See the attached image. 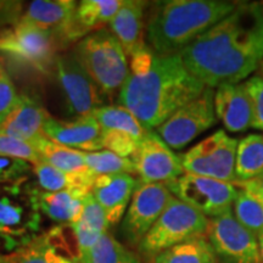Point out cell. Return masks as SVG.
<instances>
[{"instance_id": "cell-17", "label": "cell", "mask_w": 263, "mask_h": 263, "mask_svg": "<svg viewBox=\"0 0 263 263\" xmlns=\"http://www.w3.org/2000/svg\"><path fill=\"white\" fill-rule=\"evenodd\" d=\"M50 115L37 95L20 94L15 107L0 126V133L34 145L44 136V124Z\"/></svg>"}, {"instance_id": "cell-42", "label": "cell", "mask_w": 263, "mask_h": 263, "mask_svg": "<svg viewBox=\"0 0 263 263\" xmlns=\"http://www.w3.org/2000/svg\"><path fill=\"white\" fill-rule=\"evenodd\" d=\"M2 257H3V255H2V254H0V261H2Z\"/></svg>"}, {"instance_id": "cell-18", "label": "cell", "mask_w": 263, "mask_h": 263, "mask_svg": "<svg viewBox=\"0 0 263 263\" xmlns=\"http://www.w3.org/2000/svg\"><path fill=\"white\" fill-rule=\"evenodd\" d=\"M138 185L132 174H103L95 179L91 194L106 213L110 226L123 219L128 206Z\"/></svg>"}, {"instance_id": "cell-13", "label": "cell", "mask_w": 263, "mask_h": 263, "mask_svg": "<svg viewBox=\"0 0 263 263\" xmlns=\"http://www.w3.org/2000/svg\"><path fill=\"white\" fill-rule=\"evenodd\" d=\"M206 238L223 263H262L257 238L240 224L233 211L210 219Z\"/></svg>"}, {"instance_id": "cell-14", "label": "cell", "mask_w": 263, "mask_h": 263, "mask_svg": "<svg viewBox=\"0 0 263 263\" xmlns=\"http://www.w3.org/2000/svg\"><path fill=\"white\" fill-rule=\"evenodd\" d=\"M130 159L136 164L141 183L167 184L184 174L180 156L176 155L159 134L153 130L140 141Z\"/></svg>"}, {"instance_id": "cell-29", "label": "cell", "mask_w": 263, "mask_h": 263, "mask_svg": "<svg viewBox=\"0 0 263 263\" xmlns=\"http://www.w3.org/2000/svg\"><path fill=\"white\" fill-rule=\"evenodd\" d=\"M235 174L239 183L248 182L263 174V136L249 134L238 143ZM238 183V184H239Z\"/></svg>"}, {"instance_id": "cell-40", "label": "cell", "mask_w": 263, "mask_h": 263, "mask_svg": "<svg viewBox=\"0 0 263 263\" xmlns=\"http://www.w3.org/2000/svg\"><path fill=\"white\" fill-rule=\"evenodd\" d=\"M258 245H259V255H261V262L263 263V235L258 236Z\"/></svg>"}, {"instance_id": "cell-41", "label": "cell", "mask_w": 263, "mask_h": 263, "mask_svg": "<svg viewBox=\"0 0 263 263\" xmlns=\"http://www.w3.org/2000/svg\"><path fill=\"white\" fill-rule=\"evenodd\" d=\"M257 76H259V77H262L263 78V60H262V62H261V65H259V67H258V70H257Z\"/></svg>"}, {"instance_id": "cell-19", "label": "cell", "mask_w": 263, "mask_h": 263, "mask_svg": "<svg viewBox=\"0 0 263 263\" xmlns=\"http://www.w3.org/2000/svg\"><path fill=\"white\" fill-rule=\"evenodd\" d=\"M215 111L217 118L232 133H241L252 127V103L244 83L224 84L217 88Z\"/></svg>"}, {"instance_id": "cell-37", "label": "cell", "mask_w": 263, "mask_h": 263, "mask_svg": "<svg viewBox=\"0 0 263 263\" xmlns=\"http://www.w3.org/2000/svg\"><path fill=\"white\" fill-rule=\"evenodd\" d=\"M244 84L252 103V128L263 130V78L257 74L252 76Z\"/></svg>"}, {"instance_id": "cell-35", "label": "cell", "mask_w": 263, "mask_h": 263, "mask_svg": "<svg viewBox=\"0 0 263 263\" xmlns=\"http://www.w3.org/2000/svg\"><path fill=\"white\" fill-rule=\"evenodd\" d=\"M140 141L129 134L118 132H104V149L115 153L121 157L130 159L138 149Z\"/></svg>"}, {"instance_id": "cell-36", "label": "cell", "mask_w": 263, "mask_h": 263, "mask_svg": "<svg viewBox=\"0 0 263 263\" xmlns=\"http://www.w3.org/2000/svg\"><path fill=\"white\" fill-rule=\"evenodd\" d=\"M18 100L11 77L0 62V126L9 116Z\"/></svg>"}, {"instance_id": "cell-32", "label": "cell", "mask_w": 263, "mask_h": 263, "mask_svg": "<svg viewBox=\"0 0 263 263\" xmlns=\"http://www.w3.org/2000/svg\"><path fill=\"white\" fill-rule=\"evenodd\" d=\"M85 163L95 176L116 173H137L133 160L121 157L108 150L84 153Z\"/></svg>"}, {"instance_id": "cell-10", "label": "cell", "mask_w": 263, "mask_h": 263, "mask_svg": "<svg viewBox=\"0 0 263 263\" xmlns=\"http://www.w3.org/2000/svg\"><path fill=\"white\" fill-rule=\"evenodd\" d=\"M216 123L215 91L206 87L200 97L178 108L156 132L171 149L178 150Z\"/></svg>"}, {"instance_id": "cell-26", "label": "cell", "mask_w": 263, "mask_h": 263, "mask_svg": "<svg viewBox=\"0 0 263 263\" xmlns=\"http://www.w3.org/2000/svg\"><path fill=\"white\" fill-rule=\"evenodd\" d=\"M91 115L97 118L103 132L126 133L138 141L143 140L151 132L128 108L121 106L120 104L104 105L97 108Z\"/></svg>"}, {"instance_id": "cell-8", "label": "cell", "mask_w": 263, "mask_h": 263, "mask_svg": "<svg viewBox=\"0 0 263 263\" xmlns=\"http://www.w3.org/2000/svg\"><path fill=\"white\" fill-rule=\"evenodd\" d=\"M239 141L219 129L180 155L184 172L238 185L235 174Z\"/></svg>"}, {"instance_id": "cell-27", "label": "cell", "mask_w": 263, "mask_h": 263, "mask_svg": "<svg viewBox=\"0 0 263 263\" xmlns=\"http://www.w3.org/2000/svg\"><path fill=\"white\" fill-rule=\"evenodd\" d=\"M34 146L37 147L43 161L57 167L62 172L80 173L90 171L85 163L83 151L61 145L48 139L47 137H43L35 141Z\"/></svg>"}, {"instance_id": "cell-28", "label": "cell", "mask_w": 263, "mask_h": 263, "mask_svg": "<svg viewBox=\"0 0 263 263\" xmlns=\"http://www.w3.org/2000/svg\"><path fill=\"white\" fill-rule=\"evenodd\" d=\"M153 263H218V257L206 236H201L164 250Z\"/></svg>"}, {"instance_id": "cell-39", "label": "cell", "mask_w": 263, "mask_h": 263, "mask_svg": "<svg viewBox=\"0 0 263 263\" xmlns=\"http://www.w3.org/2000/svg\"><path fill=\"white\" fill-rule=\"evenodd\" d=\"M238 186L246 190V192L251 194L252 196H255L256 199L263 203V174L257 177V178L248 180V182L239 183Z\"/></svg>"}, {"instance_id": "cell-22", "label": "cell", "mask_w": 263, "mask_h": 263, "mask_svg": "<svg viewBox=\"0 0 263 263\" xmlns=\"http://www.w3.org/2000/svg\"><path fill=\"white\" fill-rule=\"evenodd\" d=\"M77 3L73 0H35L28 5L20 21L55 32L66 49L64 33L73 18Z\"/></svg>"}, {"instance_id": "cell-11", "label": "cell", "mask_w": 263, "mask_h": 263, "mask_svg": "<svg viewBox=\"0 0 263 263\" xmlns=\"http://www.w3.org/2000/svg\"><path fill=\"white\" fill-rule=\"evenodd\" d=\"M172 199L173 194L164 183L145 184L138 180L121 224V235L127 245L139 246Z\"/></svg>"}, {"instance_id": "cell-16", "label": "cell", "mask_w": 263, "mask_h": 263, "mask_svg": "<svg viewBox=\"0 0 263 263\" xmlns=\"http://www.w3.org/2000/svg\"><path fill=\"white\" fill-rule=\"evenodd\" d=\"M43 132L48 139L83 153L104 149V132L93 115L72 120H59L50 116Z\"/></svg>"}, {"instance_id": "cell-7", "label": "cell", "mask_w": 263, "mask_h": 263, "mask_svg": "<svg viewBox=\"0 0 263 263\" xmlns=\"http://www.w3.org/2000/svg\"><path fill=\"white\" fill-rule=\"evenodd\" d=\"M210 219L194 207L173 196L162 215L138 246L143 258L153 261L164 250L188 240L206 236Z\"/></svg>"}, {"instance_id": "cell-2", "label": "cell", "mask_w": 263, "mask_h": 263, "mask_svg": "<svg viewBox=\"0 0 263 263\" xmlns=\"http://www.w3.org/2000/svg\"><path fill=\"white\" fill-rule=\"evenodd\" d=\"M205 88L186 70L180 55L155 54L149 70L143 73L129 72L118 93V103L153 129L200 97Z\"/></svg>"}, {"instance_id": "cell-1", "label": "cell", "mask_w": 263, "mask_h": 263, "mask_svg": "<svg viewBox=\"0 0 263 263\" xmlns=\"http://www.w3.org/2000/svg\"><path fill=\"white\" fill-rule=\"evenodd\" d=\"M179 55L205 87L238 84L257 71L263 60V3H239Z\"/></svg>"}, {"instance_id": "cell-34", "label": "cell", "mask_w": 263, "mask_h": 263, "mask_svg": "<svg viewBox=\"0 0 263 263\" xmlns=\"http://www.w3.org/2000/svg\"><path fill=\"white\" fill-rule=\"evenodd\" d=\"M33 164L25 160L0 155V184H12L28 178Z\"/></svg>"}, {"instance_id": "cell-33", "label": "cell", "mask_w": 263, "mask_h": 263, "mask_svg": "<svg viewBox=\"0 0 263 263\" xmlns=\"http://www.w3.org/2000/svg\"><path fill=\"white\" fill-rule=\"evenodd\" d=\"M0 155L25 160L32 163L33 166L42 161L37 147L32 143L17 139V138L4 133H0Z\"/></svg>"}, {"instance_id": "cell-15", "label": "cell", "mask_w": 263, "mask_h": 263, "mask_svg": "<svg viewBox=\"0 0 263 263\" xmlns=\"http://www.w3.org/2000/svg\"><path fill=\"white\" fill-rule=\"evenodd\" d=\"M71 226H57L43 232L29 244L3 255L0 263H82L77 244L68 240Z\"/></svg>"}, {"instance_id": "cell-12", "label": "cell", "mask_w": 263, "mask_h": 263, "mask_svg": "<svg viewBox=\"0 0 263 263\" xmlns=\"http://www.w3.org/2000/svg\"><path fill=\"white\" fill-rule=\"evenodd\" d=\"M54 73L65 95L68 112L78 116L91 115L103 105V94L84 70L74 51L59 54Z\"/></svg>"}, {"instance_id": "cell-31", "label": "cell", "mask_w": 263, "mask_h": 263, "mask_svg": "<svg viewBox=\"0 0 263 263\" xmlns=\"http://www.w3.org/2000/svg\"><path fill=\"white\" fill-rule=\"evenodd\" d=\"M233 213L242 227L256 238L263 235V203L246 190L239 188Z\"/></svg>"}, {"instance_id": "cell-23", "label": "cell", "mask_w": 263, "mask_h": 263, "mask_svg": "<svg viewBox=\"0 0 263 263\" xmlns=\"http://www.w3.org/2000/svg\"><path fill=\"white\" fill-rule=\"evenodd\" d=\"M108 227L110 223L107 221L106 213L95 200L93 194L89 193L84 197L80 219L71 226L81 261L89 254L98 240L107 233Z\"/></svg>"}, {"instance_id": "cell-5", "label": "cell", "mask_w": 263, "mask_h": 263, "mask_svg": "<svg viewBox=\"0 0 263 263\" xmlns=\"http://www.w3.org/2000/svg\"><path fill=\"white\" fill-rule=\"evenodd\" d=\"M74 54L95 82L101 94L112 97L120 93L129 76L127 54L108 29L101 28L76 44Z\"/></svg>"}, {"instance_id": "cell-9", "label": "cell", "mask_w": 263, "mask_h": 263, "mask_svg": "<svg viewBox=\"0 0 263 263\" xmlns=\"http://www.w3.org/2000/svg\"><path fill=\"white\" fill-rule=\"evenodd\" d=\"M166 185L177 199L211 218L233 211L239 193L235 184L190 173H184Z\"/></svg>"}, {"instance_id": "cell-25", "label": "cell", "mask_w": 263, "mask_h": 263, "mask_svg": "<svg viewBox=\"0 0 263 263\" xmlns=\"http://www.w3.org/2000/svg\"><path fill=\"white\" fill-rule=\"evenodd\" d=\"M85 196L71 190L55 193L43 192L39 188L37 190L38 206L42 215L58 223V226H72L80 219Z\"/></svg>"}, {"instance_id": "cell-20", "label": "cell", "mask_w": 263, "mask_h": 263, "mask_svg": "<svg viewBox=\"0 0 263 263\" xmlns=\"http://www.w3.org/2000/svg\"><path fill=\"white\" fill-rule=\"evenodd\" d=\"M122 0H82L77 4L73 18L65 31V44L80 42L88 34L104 28L122 6Z\"/></svg>"}, {"instance_id": "cell-4", "label": "cell", "mask_w": 263, "mask_h": 263, "mask_svg": "<svg viewBox=\"0 0 263 263\" xmlns=\"http://www.w3.org/2000/svg\"><path fill=\"white\" fill-rule=\"evenodd\" d=\"M37 190L28 178L0 184V249L8 254L24 248L41 234Z\"/></svg>"}, {"instance_id": "cell-30", "label": "cell", "mask_w": 263, "mask_h": 263, "mask_svg": "<svg viewBox=\"0 0 263 263\" xmlns=\"http://www.w3.org/2000/svg\"><path fill=\"white\" fill-rule=\"evenodd\" d=\"M82 263H143L141 259L121 244L110 233H105Z\"/></svg>"}, {"instance_id": "cell-21", "label": "cell", "mask_w": 263, "mask_h": 263, "mask_svg": "<svg viewBox=\"0 0 263 263\" xmlns=\"http://www.w3.org/2000/svg\"><path fill=\"white\" fill-rule=\"evenodd\" d=\"M146 2L140 0H123L115 17L108 24L127 57H133L137 51L145 47L144 44V14Z\"/></svg>"}, {"instance_id": "cell-6", "label": "cell", "mask_w": 263, "mask_h": 263, "mask_svg": "<svg viewBox=\"0 0 263 263\" xmlns=\"http://www.w3.org/2000/svg\"><path fill=\"white\" fill-rule=\"evenodd\" d=\"M64 49L57 33L22 21L0 29V57L33 72L52 73L57 58Z\"/></svg>"}, {"instance_id": "cell-24", "label": "cell", "mask_w": 263, "mask_h": 263, "mask_svg": "<svg viewBox=\"0 0 263 263\" xmlns=\"http://www.w3.org/2000/svg\"><path fill=\"white\" fill-rule=\"evenodd\" d=\"M33 171L37 177L39 189L43 192L55 193L71 190L84 196L91 193V188L98 177L91 171L80 173L62 172L43 160L33 166Z\"/></svg>"}, {"instance_id": "cell-3", "label": "cell", "mask_w": 263, "mask_h": 263, "mask_svg": "<svg viewBox=\"0 0 263 263\" xmlns=\"http://www.w3.org/2000/svg\"><path fill=\"white\" fill-rule=\"evenodd\" d=\"M239 4L224 0L156 3L147 21V41L161 57L179 55L188 45L229 16Z\"/></svg>"}, {"instance_id": "cell-38", "label": "cell", "mask_w": 263, "mask_h": 263, "mask_svg": "<svg viewBox=\"0 0 263 263\" xmlns=\"http://www.w3.org/2000/svg\"><path fill=\"white\" fill-rule=\"evenodd\" d=\"M24 2L0 0V26L9 25L10 27L18 24L24 15Z\"/></svg>"}]
</instances>
